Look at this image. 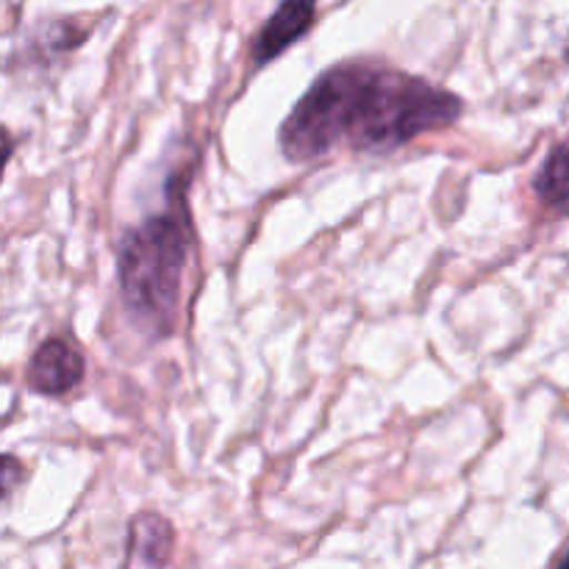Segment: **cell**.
<instances>
[{"mask_svg":"<svg viewBox=\"0 0 569 569\" xmlns=\"http://www.w3.org/2000/svg\"><path fill=\"white\" fill-rule=\"evenodd\" d=\"M461 109L465 103L453 92L426 78L350 61L311 83L283 120L278 144L292 164L322 159L337 144L383 153L453 126Z\"/></svg>","mask_w":569,"mask_h":569,"instance_id":"6da1fadb","label":"cell"},{"mask_svg":"<svg viewBox=\"0 0 569 569\" xmlns=\"http://www.w3.org/2000/svg\"><path fill=\"white\" fill-rule=\"evenodd\" d=\"M187 226L159 214L131 228L120 248V289L128 311L156 333L172 328L187 272Z\"/></svg>","mask_w":569,"mask_h":569,"instance_id":"7a4b0ae2","label":"cell"},{"mask_svg":"<svg viewBox=\"0 0 569 569\" xmlns=\"http://www.w3.org/2000/svg\"><path fill=\"white\" fill-rule=\"evenodd\" d=\"M28 387L44 398H64L81 383L83 356L67 339H44L28 361Z\"/></svg>","mask_w":569,"mask_h":569,"instance_id":"3957f363","label":"cell"},{"mask_svg":"<svg viewBox=\"0 0 569 569\" xmlns=\"http://www.w3.org/2000/svg\"><path fill=\"white\" fill-rule=\"evenodd\" d=\"M315 17H317V9L311 3L292 0V3L278 6L253 42L256 64L259 67L267 64V61H272L276 56H281L289 44L298 42V39L315 26Z\"/></svg>","mask_w":569,"mask_h":569,"instance_id":"277c9868","label":"cell"},{"mask_svg":"<svg viewBox=\"0 0 569 569\" xmlns=\"http://www.w3.org/2000/svg\"><path fill=\"white\" fill-rule=\"evenodd\" d=\"M172 550V526L159 515H139L131 522V545H128L122 569H164Z\"/></svg>","mask_w":569,"mask_h":569,"instance_id":"5b68a950","label":"cell"},{"mask_svg":"<svg viewBox=\"0 0 569 569\" xmlns=\"http://www.w3.org/2000/svg\"><path fill=\"white\" fill-rule=\"evenodd\" d=\"M539 200L548 203L550 209H556L561 214L567 206V148L565 142H559L553 148V153L548 156V161L539 170L537 181H533Z\"/></svg>","mask_w":569,"mask_h":569,"instance_id":"8992f818","label":"cell"},{"mask_svg":"<svg viewBox=\"0 0 569 569\" xmlns=\"http://www.w3.org/2000/svg\"><path fill=\"white\" fill-rule=\"evenodd\" d=\"M22 481V465L9 453H0V503L6 498H11L17 487Z\"/></svg>","mask_w":569,"mask_h":569,"instance_id":"52a82bcc","label":"cell"},{"mask_svg":"<svg viewBox=\"0 0 569 569\" xmlns=\"http://www.w3.org/2000/svg\"><path fill=\"white\" fill-rule=\"evenodd\" d=\"M11 150H14V139L9 137L6 128H0V181H3V170L11 159Z\"/></svg>","mask_w":569,"mask_h":569,"instance_id":"ba28073f","label":"cell"},{"mask_svg":"<svg viewBox=\"0 0 569 569\" xmlns=\"http://www.w3.org/2000/svg\"><path fill=\"white\" fill-rule=\"evenodd\" d=\"M556 569H567V565H565V559L559 561V565H556Z\"/></svg>","mask_w":569,"mask_h":569,"instance_id":"9c48e42d","label":"cell"}]
</instances>
